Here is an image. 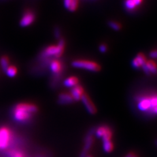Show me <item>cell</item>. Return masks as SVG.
Returning a JSON list of instances; mask_svg holds the SVG:
<instances>
[{
    "label": "cell",
    "instance_id": "cell-21",
    "mask_svg": "<svg viewBox=\"0 0 157 157\" xmlns=\"http://www.w3.org/2000/svg\"><path fill=\"white\" fill-rule=\"evenodd\" d=\"M108 25L109 26L112 28L113 29L116 31H119L120 29L122 28V26L121 24L119 22H117L116 21H110L108 22Z\"/></svg>",
    "mask_w": 157,
    "mask_h": 157
},
{
    "label": "cell",
    "instance_id": "cell-8",
    "mask_svg": "<svg viewBox=\"0 0 157 157\" xmlns=\"http://www.w3.org/2000/svg\"><path fill=\"white\" fill-rule=\"evenodd\" d=\"M81 100L83 103V104H84L86 109L90 114L94 115L96 113L97 111L96 108L94 105V104H93L92 101L90 100V98L88 97V96L86 94V93H84V94H82L81 98Z\"/></svg>",
    "mask_w": 157,
    "mask_h": 157
},
{
    "label": "cell",
    "instance_id": "cell-28",
    "mask_svg": "<svg viewBox=\"0 0 157 157\" xmlns=\"http://www.w3.org/2000/svg\"><path fill=\"white\" fill-rule=\"evenodd\" d=\"M134 156V154L133 153H129L128 154H127L125 157H133Z\"/></svg>",
    "mask_w": 157,
    "mask_h": 157
},
{
    "label": "cell",
    "instance_id": "cell-12",
    "mask_svg": "<svg viewBox=\"0 0 157 157\" xmlns=\"http://www.w3.org/2000/svg\"><path fill=\"white\" fill-rule=\"evenodd\" d=\"M78 83V78L76 77H70L63 81V85L66 87H74Z\"/></svg>",
    "mask_w": 157,
    "mask_h": 157
},
{
    "label": "cell",
    "instance_id": "cell-15",
    "mask_svg": "<svg viewBox=\"0 0 157 157\" xmlns=\"http://www.w3.org/2000/svg\"><path fill=\"white\" fill-rule=\"evenodd\" d=\"M0 65L2 70L6 73L7 69L9 66V58L7 56H3L0 59Z\"/></svg>",
    "mask_w": 157,
    "mask_h": 157
},
{
    "label": "cell",
    "instance_id": "cell-23",
    "mask_svg": "<svg viewBox=\"0 0 157 157\" xmlns=\"http://www.w3.org/2000/svg\"><path fill=\"white\" fill-rule=\"evenodd\" d=\"M72 2L73 0H63V4H64V6L67 9H70Z\"/></svg>",
    "mask_w": 157,
    "mask_h": 157
},
{
    "label": "cell",
    "instance_id": "cell-25",
    "mask_svg": "<svg viewBox=\"0 0 157 157\" xmlns=\"http://www.w3.org/2000/svg\"><path fill=\"white\" fill-rule=\"evenodd\" d=\"M100 51L101 52H106V51H107V46L105 45V44H101V45H100Z\"/></svg>",
    "mask_w": 157,
    "mask_h": 157
},
{
    "label": "cell",
    "instance_id": "cell-2",
    "mask_svg": "<svg viewBox=\"0 0 157 157\" xmlns=\"http://www.w3.org/2000/svg\"><path fill=\"white\" fill-rule=\"evenodd\" d=\"M137 109L150 115H157V94L140 98L137 102Z\"/></svg>",
    "mask_w": 157,
    "mask_h": 157
},
{
    "label": "cell",
    "instance_id": "cell-10",
    "mask_svg": "<svg viewBox=\"0 0 157 157\" xmlns=\"http://www.w3.org/2000/svg\"><path fill=\"white\" fill-rule=\"evenodd\" d=\"M84 94V89L82 86L77 85L72 88L71 90V96L73 98L74 101L81 100V96Z\"/></svg>",
    "mask_w": 157,
    "mask_h": 157
},
{
    "label": "cell",
    "instance_id": "cell-31",
    "mask_svg": "<svg viewBox=\"0 0 157 157\" xmlns=\"http://www.w3.org/2000/svg\"><path fill=\"white\" fill-rule=\"evenodd\" d=\"M133 157H137V156H136V155H134V156H133Z\"/></svg>",
    "mask_w": 157,
    "mask_h": 157
},
{
    "label": "cell",
    "instance_id": "cell-6",
    "mask_svg": "<svg viewBox=\"0 0 157 157\" xmlns=\"http://www.w3.org/2000/svg\"><path fill=\"white\" fill-rule=\"evenodd\" d=\"M95 128L92 127L87 132L85 137L84 147H83L78 157H86V156H88V152L90 149L93 144H94V134L95 133Z\"/></svg>",
    "mask_w": 157,
    "mask_h": 157
},
{
    "label": "cell",
    "instance_id": "cell-1",
    "mask_svg": "<svg viewBox=\"0 0 157 157\" xmlns=\"http://www.w3.org/2000/svg\"><path fill=\"white\" fill-rule=\"evenodd\" d=\"M38 111L37 107L32 104L21 103L14 107L12 110L13 119L21 124H26L32 119L33 115Z\"/></svg>",
    "mask_w": 157,
    "mask_h": 157
},
{
    "label": "cell",
    "instance_id": "cell-5",
    "mask_svg": "<svg viewBox=\"0 0 157 157\" xmlns=\"http://www.w3.org/2000/svg\"><path fill=\"white\" fill-rule=\"evenodd\" d=\"M12 133L7 127L0 128V150H4L11 145L12 140Z\"/></svg>",
    "mask_w": 157,
    "mask_h": 157
},
{
    "label": "cell",
    "instance_id": "cell-30",
    "mask_svg": "<svg viewBox=\"0 0 157 157\" xmlns=\"http://www.w3.org/2000/svg\"><path fill=\"white\" fill-rule=\"evenodd\" d=\"M86 157H92L91 156H86Z\"/></svg>",
    "mask_w": 157,
    "mask_h": 157
},
{
    "label": "cell",
    "instance_id": "cell-3",
    "mask_svg": "<svg viewBox=\"0 0 157 157\" xmlns=\"http://www.w3.org/2000/svg\"><path fill=\"white\" fill-rule=\"evenodd\" d=\"M65 48L64 39L61 38L59 39L58 43L56 45H50L45 48L42 51L40 58H44L47 60V58L54 56L55 58H59L62 56Z\"/></svg>",
    "mask_w": 157,
    "mask_h": 157
},
{
    "label": "cell",
    "instance_id": "cell-9",
    "mask_svg": "<svg viewBox=\"0 0 157 157\" xmlns=\"http://www.w3.org/2000/svg\"><path fill=\"white\" fill-rule=\"evenodd\" d=\"M50 70L55 78H58L63 70V64L60 61L56 59L53 60L50 63Z\"/></svg>",
    "mask_w": 157,
    "mask_h": 157
},
{
    "label": "cell",
    "instance_id": "cell-13",
    "mask_svg": "<svg viewBox=\"0 0 157 157\" xmlns=\"http://www.w3.org/2000/svg\"><path fill=\"white\" fill-rule=\"evenodd\" d=\"M147 70H149V73L151 74H157V65L156 63L153 60H149L146 62L145 63Z\"/></svg>",
    "mask_w": 157,
    "mask_h": 157
},
{
    "label": "cell",
    "instance_id": "cell-7",
    "mask_svg": "<svg viewBox=\"0 0 157 157\" xmlns=\"http://www.w3.org/2000/svg\"><path fill=\"white\" fill-rule=\"evenodd\" d=\"M36 19V15L32 11H26L23 14L21 20L20 25L22 27H27L30 26L31 24L34 22Z\"/></svg>",
    "mask_w": 157,
    "mask_h": 157
},
{
    "label": "cell",
    "instance_id": "cell-11",
    "mask_svg": "<svg viewBox=\"0 0 157 157\" xmlns=\"http://www.w3.org/2000/svg\"><path fill=\"white\" fill-rule=\"evenodd\" d=\"M74 101L70 94L67 93H61L58 97V103L60 105H68L71 104Z\"/></svg>",
    "mask_w": 157,
    "mask_h": 157
},
{
    "label": "cell",
    "instance_id": "cell-14",
    "mask_svg": "<svg viewBox=\"0 0 157 157\" xmlns=\"http://www.w3.org/2000/svg\"><path fill=\"white\" fill-rule=\"evenodd\" d=\"M6 156V157H26V155L24 152L16 149H13L7 151Z\"/></svg>",
    "mask_w": 157,
    "mask_h": 157
},
{
    "label": "cell",
    "instance_id": "cell-22",
    "mask_svg": "<svg viewBox=\"0 0 157 157\" xmlns=\"http://www.w3.org/2000/svg\"><path fill=\"white\" fill-rule=\"evenodd\" d=\"M111 137H112V132H111V130L109 128L105 132V134L104 136H103V137H101V139H102L103 142L108 141H111Z\"/></svg>",
    "mask_w": 157,
    "mask_h": 157
},
{
    "label": "cell",
    "instance_id": "cell-16",
    "mask_svg": "<svg viewBox=\"0 0 157 157\" xmlns=\"http://www.w3.org/2000/svg\"><path fill=\"white\" fill-rule=\"evenodd\" d=\"M124 6L127 11H135L137 7L134 0H124Z\"/></svg>",
    "mask_w": 157,
    "mask_h": 157
},
{
    "label": "cell",
    "instance_id": "cell-18",
    "mask_svg": "<svg viewBox=\"0 0 157 157\" xmlns=\"http://www.w3.org/2000/svg\"><path fill=\"white\" fill-rule=\"evenodd\" d=\"M7 75L9 77H14L17 74V68L14 66H9L6 71Z\"/></svg>",
    "mask_w": 157,
    "mask_h": 157
},
{
    "label": "cell",
    "instance_id": "cell-20",
    "mask_svg": "<svg viewBox=\"0 0 157 157\" xmlns=\"http://www.w3.org/2000/svg\"><path fill=\"white\" fill-rule=\"evenodd\" d=\"M103 147H104V150L106 153H110L113 149V145L111 141L103 142Z\"/></svg>",
    "mask_w": 157,
    "mask_h": 157
},
{
    "label": "cell",
    "instance_id": "cell-19",
    "mask_svg": "<svg viewBox=\"0 0 157 157\" xmlns=\"http://www.w3.org/2000/svg\"><path fill=\"white\" fill-rule=\"evenodd\" d=\"M136 59L137 60V61L138 62V63H140V65L141 66V67H142L144 64L146 63L147 62V58L146 56H145L144 54L143 53H139L137 54V55L136 57Z\"/></svg>",
    "mask_w": 157,
    "mask_h": 157
},
{
    "label": "cell",
    "instance_id": "cell-29",
    "mask_svg": "<svg viewBox=\"0 0 157 157\" xmlns=\"http://www.w3.org/2000/svg\"><path fill=\"white\" fill-rule=\"evenodd\" d=\"M155 145H156V146L157 147V140H156L155 141Z\"/></svg>",
    "mask_w": 157,
    "mask_h": 157
},
{
    "label": "cell",
    "instance_id": "cell-24",
    "mask_svg": "<svg viewBox=\"0 0 157 157\" xmlns=\"http://www.w3.org/2000/svg\"><path fill=\"white\" fill-rule=\"evenodd\" d=\"M55 37L57 38V39H60V36H61V32H60V29L59 28L56 27L55 28Z\"/></svg>",
    "mask_w": 157,
    "mask_h": 157
},
{
    "label": "cell",
    "instance_id": "cell-4",
    "mask_svg": "<svg viewBox=\"0 0 157 157\" xmlns=\"http://www.w3.org/2000/svg\"><path fill=\"white\" fill-rule=\"evenodd\" d=\"M71 66L76 68L94 72L99 71L101 69L100 66L96 62L86 60H75L71 62Z\"/></svg>",
    "mask_w": 157,
    "mask_h": 157
},
{
    "label": "cell",
    "instance_id": "cell-26",
    "mask_svg": "<svg viewBox=\"0 0 157 157\" xmlns=\"http://www.w3.org/2000/svg\"><path fill=\"white\" fill-rule=\"evenodd\" d=\"M149 56L152 58H157V49L151 51L149 53Z\"/></svg>",
    "mask_w": 157,
    "mask_h": 157
},
{
    "label": "cell",
    "instance_id": "cell-27",
    "mask_svg": "<svg viewBox=\"0 0 157 157\" xmlns=\"http://www.w3.org/2000/svg\"><path fill=\"white\" fill-rule=\"evenodd\" d=\"M134 1L137 7L140 6V5L142 3V2H143V0H134Z\"/></svg>",
    "mask_w": 157,
    "mask_h": 157
},
{
    "label": "cell",
    "instance_id": "cell-17",
    "mask_svg": "<svg viewBox=\"0 0 157 157\" xmlns=\"http://www.w3.org/2000/svg\"><path fill=\"white\" fill-rule=\"evenodd\" d=\"M109 128V127L105 126H100L99 128H98L95 131L96 137H98V138H100H100H101L105 134V132Z\"/></svg>",
    "mask_w": 157,
    "mask_h": 157
}]
</instances>
